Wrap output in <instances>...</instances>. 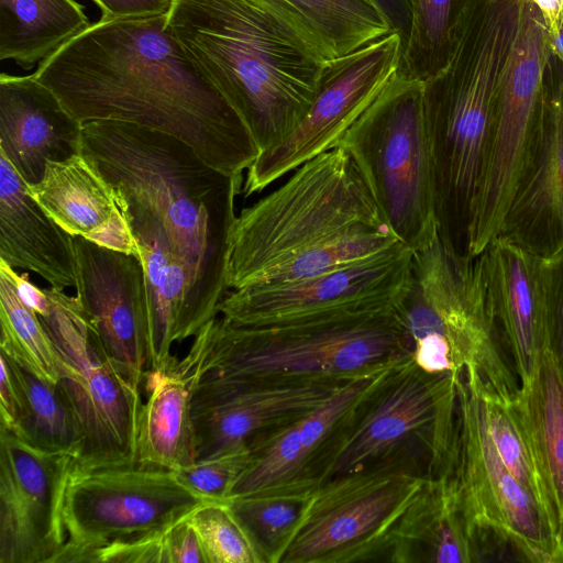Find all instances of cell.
<instances>
[{"instance_id": "obj_1", "label": "cell", "mask_w": 563, "mask_h": 563, "mask_svg": "<svg viewBox=\"0 0 563 563\" xmlns=\"http://www.w3.org/2000/svg\"><path fill=\"white\" fill-rule=\"evenodd\" d=\"M167 16L90 24L42 60L34 76L81 124L109 120L161 131L216 169L243 174L260 148L185 55Z\"/></svg>"}, {"instance_id": "obj_2", "label": "cell", "mask_w": 563, "mask_h": 563, "mask_svg": "<svg viewBox=\"0 0 563 563\" xmlns=\"http://www.w3.org/2000/svg\"><path fill=\"white\" fill-rule=\"evenodd\" d=\"M400 242L353 158L335 146L241 210L229 241V289L305 279Z\"/></svg>"}, {"instance_id": "obj_3", "label": "cell", "mask_w": 563, "mask_h": 563, "mask_svg": "<svg viewBox=\"0 0 563 563\" xmlns=\"http://www.w3.org/2000/svg\"><path fill=\"white\" fill-rule=\"evenodd\" d=\"M81 153L118 194L163 225L216 318L230 290L229 241L243 174L216 169L170 134L122 121L84 123Z\"/></svg>"}, {"instance_id": "obj_4", "label": "cell", "mask_w": 563, "mask_h": 563, "mask_svg": "<svg viewBox=\"0 0 563 563\" xmlns=\"http://www.w3.org/2000/svg\"><path fill=\"white\" fill-rule=\"evenodd\" d=\"M167 26L198 73L240 115L260 153L298 125L329 63L258 0H174Z\"/></svg>"}, {"instance_id": "obj_5", "label": "cell", "mask_w": 563, "mask_h": 563, "mask_svg": "<svg viewBox=\"0 0 563 563\" xmlns=\"http://www.w3.org/2000/svg\"><path fill=\"white\" fill-rule=\"evenodd\" d=\"M521 0H468L448 65L423 81L438 230L464 254Z\"/></svg>"}, {"instance_id": "obj_6", "label": "cell", "mask_w": 563, "mask_h": 563, "mask_svg": "<svg viewBox=\"0 0 563 563\" xmlns=\"http://www.w3.org/2000/svg\"><path fill=\"white\" fill-rule=\"evenodd\" d=\"M408 356L398 305H362L256 325L214 318L207 373L251 380L350 382Z\"/></svg>"}, {"instance_id": "obj_7", "label": "cell", "mask_w": 563, "mask_h": 563, "mask_svg": "<svg viewBox=\"0 0 563 563\" xmlns=\"http://www.w3.org/2000/svg\"><path fill=\"white\" fill-rule=\"evenodd\" d=\"M410 356L430 374L463 373L505 402L519 389L501 352L481 255L454 251L438 234L413 251L409 289L398 305Z\"/></svg>"}, {"instance_id": "obj_8", "label": "cell", "mask_w": 563, "mask_h": 563, "mask_svg": "<svg viewBox=\"0 0 563 563\" xmlns=\"http://www.w3.org/2000/svg\"><path fill=\"white\" fill-rule=\"evenodd\" d=\"M461 376L427 373L411 356L389 367L355 408L328 478L379 467L454 475Z\"/></svg>"}, {"instance_id": "obj_9", "label": "cell", "mask_w": 563, "mask_h": 563, "mask_svg": "<svg viewBox=\"0 0 563 563\" xmlns=\"http://www.w3.org/2000/svg\"><path fill=\"white\" fill-rule=\"evenodd\" d=\"M339 145L401 243L416 251L438 236L422 81L398 73Z\"/></svg>"}, {"instance_id": "obj_10", "label": "cell", "mask_w": 563, "mask_h": 563, "mask_svg": "<svg viewBox=\"0 0 563 563\" xmlns=\"http://www.w3.org/2000/svg\"><path fill=\"white\" fill-rule=\"evenodd\" d=\"M42 289L47 308L38 317L55 347L57 384L80 439L75 462L98 466L139 461L140 387L108 355L77 297L52 286Z\"/></svg>"}, {"instance_id": "obj_11", "label": "cell", "mask_w": 563, "mask_h": 563, "mask_svg": "<svg viewBox=\"0 0 563 563\" xmlns=\"http://www.w3.org/2000/svg\"><path fill=\"white\" fill-rule=\"evenodd\" d=\"M205 503L164 466H88L74 460L63 505L67 541L54 563L91 562L96 551L167 529Z\"/></svg>"}, {"instance_id": "obj_12", "label": "cell", "mask_w": 563, "mask_h": 563, "mask_svg": "<svg viewBox=\"0 0 563 563\" xmlns=\"http://www.w3.org/2000/svg\"><path fill=\"white\" fill-rule=\"evenodd\" d=\"M550 51L542 12L531 0H521L518 35L497 95L485 169L466 229L463 253L467 256L479 255L500 234L530 165L539 140Z\"/></svg>"}, {"instance_id": "obj_13", "label": "cell", "mask_w": 563, "mask_h": 563, "mask_svg": "<svg viewBox=\"0 0 563 563\" xmlns=\"http://www.w3.org/2000/svg\"><path fill=\"white\" fill-rule=\"evenodd\" d=\"M427 481L399 467L328 478L282 563L387 562L393 533Z\"/></svg>"}, {"instance_id": "obj_14", "label": "cell", "mask_w": 563, "mask_h": 563, "mask_svg": "<svg viewBox=\"0 0 563 563\" xmlns=\"http://www.w3.org/2000/svg\"><path fill=\"white\" fill-rule=\"evenodd\" d=\"M402 45L390 33L329 62L312 103L282 142L261 152L246 170L245 198L338 146L347 130L398 74Z\"/></svg>"}, {"instance_id": "obj_15", "label": "cell", "mask_w": 563, "mask_h": 563, "mask_svg": "<svg viewBox=\"0 0 563 563\" xmlns=\"http://www.w3.org/2000/svg\"><path fill=\"white\" fill-rule=\"evenodd\" d=\"M456 449L454 478L465 520L478 548L479 541L490 536L509 545L523 561L553 563L538 507L498 455L479 394L464 374L457 382Z\"/></svg>"}, {"instance_id": "obj_16", "label": "cell", "mask_w": 563, "mask_h": 563, "mask_svg": "<svg viewBox=\"0 0 563 563\" xmlns=\"http://www.w3.org/2000/svg\"><path fill=\"white\" fill-rule=\"evenodd\" d=\"M413 251L401 242L372 256L291 283L228 291L221 317L236 325L362 305H399L410 286Z\"/></svg>"}, {"instance_id": "obj_17", "label": "cell", "mask_w": 563, "mask_h": 563, "mask_svg": "<svg viewBox=\"0 0 563 563\" xmlns=\"http://www.w3.org/2000/svg\"><path fill=\"white\" fill-rule=\"evenodd\" d=\"M73 461L0 428V563H54L67 541L63 505Z\"/></svg>"}, {"instance_id": "obj_18", "label": "cell", "mask_w": 563, "mask_h": 563, "mask_svg": "<svg viewBox=\"0 0 563 563\" xmlns=\"http://www.w3.org/2000/svg\"><path fill=\"white\" fill-rule=\"evenodd\" d=\"M347 383L251 380L206 373L192 407L196 460L249 444L257 437L291 424Z\"/></svg>"}, {"instance_id": "obj_19", "label": "cell", "mask_w": 563, "mask_h": 563, "mask_svg": "<svg viewBox=\"0 0 563 563\" xmlns=\"http://www.w3.org/2000/svg\"><path fill=\"white\" fill-rule=\"evenodd\" d=\"M389 367L349 382L291 424L253 439L249 464L229 499L256 493L314 492L328 478L339 440L355 408Z\"/></svg>"}, {"instance_id": "obj_20", "label": "cell", "mask_w": 563, "mask_h": 563, "mask_svg": "<svg viewBox=\"0 0 563 563\" xmlns=\"http://www.w3.org/2000/svg\"><path fill=\"white\" fill-rule=\"evenodd\" d=\"M76 297L113 363L140 387L148 366V307L142 261L74 236Z\"/></svg>"}, {"instance_id": "obj_21", "label": "cell", "mask_w": 563, "mask_h": 563, "mask_svg": "<svg viewBox=\"0 0 563 563\" xmlns=\"http://www.w3.org/2000/svg\"><path fill=\"white\" fill-rule=\"evenodd\" d=\"M498 236L544 258L563 249V64L552 51L543 73L537 148Z\"/></svg>"}, {"instance_id": "obj_22", "label": "cell", "mask_w": 563, "mask_h": 563, "mask_svg": "<svg viewBox=\"0 0 563 563\" xmlns=\"http://www.w3.org/2000/svg\"><path fill=\"white\" fill-rule=\"evenodd\" d=\"M115 194L137 241L144 267L148 307L147 371L162 369L174 357L170 353L174 342L197 335L214 318L189 269L174 253L163 225L141 206Z\"/></svg>"}, {"instance_id": "obj_23", "label": "cell", "mask_w": 563, "mask_h": 563, "mask_svg": "<svg viewBox=\"0 0 563 563\" xmlns=\"http://www.w3.org/2000/svg\"><path fill=\"white\" fill-rule=\"evenodd\" d=\"M479 255L488 305L520 382L552 346L544 257L503 236Z\"/></svg>"}, {"instance_id": "obj_24", "label": "cell", "mask_w": 563, "mask_h": 563, "mask_svg": "<svg viewBox=\"0 0 563 563\" xmlns=\"http://www.w3.org/2000/svg\"><path fill=\"white\" fill-rule=\"evenodd\" d=\"M82 124L35 76H0V153L27 184L38 183L48 161L81 153Z\"/></svg>"}, {"instance_id": "obj_25", "label": "cell", "mask_w": 563, "mask_h": 563, "mask_svg": "<svg viewBox=\"0 0 563 563\" xmlns=\"http://www.w3.org/2000/svg\"><path fill=\"white\" fill-rule=\"evenodd\" d=\"M210 320L195 335L185 357H173L162 369L145 374L137 439V460L177 471L196 461L192 407L197 388L207 373L211 346Z\"/></svg>"}, {"instance_id": "obj_26", "label": "cell", "mask_w": 563, "mask_h": 563, "mask_svg": "<svg viewBox=\"0 0 563 563\" xmlns=\"http://www.w3.org/2000/svg\"><path fill=\"white\" fill-rule=\"evenodd\" d=\"M32 197L66 232L140 257V247L112 185L82 154L48 161Z\"/></svg>"}, {"instance_id": "obj_27", "label": "cell", "mask_w": 563, "mask_h": 563, "mask_svg": "<svg viewBox=\"0 0 563 563\" xmlns=\"http://www.w3.org/2000/svg\"><path fill=\"white\" fill-rule=\"evenodd\" d=\"M545 493L552 519L553 563L563 562V364L552 346L519 382L509 404Z\"/></svg>"}, {"instance_id": "obj_28", "label": "cell", "mask_w": 563, "mask_h": 563, "mask_svg": "<svg viewBox=\"0 0 563 563\" xmlns=\"http://www.w3.org/2000/svg\"><path fill=\"white\" fill-rule=\"evenodd\" d=\"M0 261L37 274L52 287L76 286L74 236L44 211L1 153Z\"/></svg>"}, {"instance_id": "obj_29", "label": "cell", "mask_w": 563, "mask_h": 563, "mask_svg": "<svg viewBox=\"0 0 563 563\" xmlns=\"http://www.w3.org/2000/svg\"><path fill=\"white\" fill-rule=\"evenodd\" d=\"M465 520L454 475L428 479L396 527L387 562L481 561Z\"/></svg>"}, {"instance_id": "obj_30", "label": "cell", "mask_w": 563, "mask_h": 563, "mask_svg": "<svg viewBox=\"0 0 563 563\" xmlns=\"http://www.w3.org/2000/svg\"><path fill=\"white\" fill-rule=\"evenodd\" d=\"M89 25L75 0H0V59L31 69Z\"/></svg>"}, {"instance_id": "obj_31", "label": "cell", "mask_w": 563, "mask_h": 563, "mask_svg": "<svg viewBox=\"0 0 563 563\" xmlns=\"http://www.w3.org/2000/svg\"><path fill=\"white\" fill-rule=\"evenodd\" d=\"M311 35L331 60L390 33L368 0H258Z\"/></svg>"}, {"instance_id": "obj_32", "label": "cell", "mask_w": 563, "mask_h": 563, "mask_svg": "<svg viewBox=\"0 0 563 563\" xmlns=\"http://www.w3.org/2000/svg\"><path fill=\"white\" fill-rule=\"evenodd\" d=\"M8 361L18 397L12 432L33 446L65 453L76 460L80 439L71 409L58 384L37 377L10 357Z\"/></svg>"}, {"instance_id": "obj_33", "label": "cell", "mask_w": 563, "mask_h": 563, "mask_svg": "<svg viewBox=\"0 0 563 563\" xmlns=\"http://www.w3.org/2000/svg\"><path fill=\"white\" fill-rule=\"evenodd\" d=\"M411 19L398 73L426 81L449 63L468 0H409Z\"/></svg>"}, {"instance_id": "obj_34", "label": "cell", "mask_w": 563, "mask_h": 563, "mask_svg": "<svg viewBox=\"0 0 563 563\" xmlns=\"http://www.w3.org/2000/svg\"><path fill=\"white\" fill-rule=\"evenodd\" d=\"M314 492L256 493L227 503L263 563H282L303 523Z\"/></svg>"}, {"instance_id": "obj_35", "label": "cell", "mask_w": 563, "mask_h": 563, "mask_svg": "<svg viewBox=\"0 0 563 563\" xmlns=\"http://www.w3.org/2000/svg\"><path fill=\"white\" fill-rule=\"evenodd\" d=\"M14 268L0 261L1 352L37 377L57 384V357L38 314L22 299Z\"/></svg>"}, {"instance_id": "obj_36", "label": "cell", "mask_w": 563, "mask_h": 563, "mask_svg": "<svg viewBox=\"0 0 563 563\" xmlns=\"http://www.w3.org/2000/svg\"><path fill=\"white\" fill-rule=\"evenodd\" d=\"M465 377L474 384L479 394L486 427L498 455L512 476L534 500L552 548V519L548 499L511 415L510 402H505L497 396L488 394L483 389L481 383Z\"/></svg>"}, {"instance_id": "obj_37", "label": "cell", "mask_w": 563, "mask_h": 563, "mask_svg": "<svg viewBox=\"0 0 563 563\" xmlns=\"http://www.w3.org/2000/svg\"><path fill=\"white\" fill-rule=\"evenodd\" d=\"M188 519L200 539L208 563H263L227 501L205 503Z\"/></svg>"}, {"instance_id": "obj_38", "label": "cell", "mask_w": 563, "mask_h": 563, "mask_svg": "<svg viewBox=\"0 0 563 563\" xmlns=\"http://www.w3.org/2000/svg\"><path fill=\"white\" fill-rule=\"evenodd\" d=\"M250 461L249 444L239 445L175 471L180 483L207 503H225Z\"/></svg>"}, {"instance_id": "obj_39", "label": "cell", "mask_w": 563, "mask_h": 563, "mask_svg": "<svg viewBox=\"0 0 563 563\" xmlns=\"http://www.w3.org/2000/svg\"><path fill=\"white\" fill-rule=\"evenodd\" d=\"M169 528L111 543L96 551L91 563H168L166 533Z\"/></svg>"}, {"instance_id": "obj_40", "label": "cell", "mask_w": 563, "mask_h": 563, "mask_svg": "<svg viewBox=\"0 0 563 563\" xmlns=\"http://www.w3.org/2000/svg\"><path fill=\"white\" fill-rule=\"evenodd\" d=\"M552 347L563 364V249L544 258Z\"/></svg>"}, {"instance_id": "obj_41", "label": "cell", "mask_w": 563, "mask_h": 563, "mask_svg": "<svg viewBox=\"0 0 563 563\" xmlns=\"http://www.w3.org/2000/svg\"><path fill=\"white\" fill-rule=\"evenodd\" d=\"M188 516L167 530L166 552L168 563H208L200 539Z\"/></svg>"}, {"instance_id": "obj_42", "label": "cell", "mask_w": 563, "mask_h": 563, "mask_svg": "<svg viewBox=\"0 0 563 563\" xmlns=\"http://www.w3.org/2000/svg\"><path fill=\"white\" fill-rule=\"evenodd\" d=\"M101 10V22L158 16L169 13L174 0H92Z\"/></svg>"}, {"instance_id": "obj_43", "label": "cell", "mask_w": 563, "mask_h": 563, "mask_svg": "<svg viewBox=\"0 0 563 563\" xmlns=\"http://www.w3.org/2000/svg\"><path fill=\"white\" fill-rule=\"evenodd\" d=\"M0 364V428H3L12 432L15 428L16 421L18 397L8 357L1 352Z\"/></svg>"}, {"instance_id": "obj_44", "label": "cell", "mask_w": 563, "mask_h": 563, "mask_svg": "<svg viewBox=\"0 0 563 563\" xmlns=\"http://www.w3.org/2000/svg\"><path fill=\"white\" fill-rule=\"evenodd\" d=\"M385 18L390 29L397 32L401 38L402 48L406 44L410 19L411 8L409 0H368Z\"/></svg>"}, {"instance_id": "obj_45", "label": "cell", "mask_w": 563, "mask_h": 563, "mask_svg": "<svg viewBox=\"0 0 563 563\" xmlns=\"http://www.w3.org/2000/svg\"><path fill=\"white\" fill-rule=\"evenodd\" d=\"M542 12L548 31L551 30L560 15L562 0H531Z\"/></svg>"}, {"instance_id": "obj_46", "label": "cell", "mask_w": 563, "mask_h": 563, "mask_svg": "<svg viewBox=\"0 0 563 563\" xmlns=\"http://www.w3.org/2000/svg\"><path fill=\"white\" fill-rule=\"evenodd\" d=\"M549 44L552 53L563 64V16H559L554 26L548 31Z\"/></svg>"}, {"instance_id": "obj_47", "label": "cell", "mask_w": 563, "mask_h": 563, "mask_svg": "<svg viewBox=\"0 0 563 563\" xmlns=\"http://www.w3.org/2000/svg\"><path fill=\"white\" fill-rule=\"evenodd\" d=\"M560 15L563 16V0L561 1V5H560Z\"/></svg>"}]
</instances>
